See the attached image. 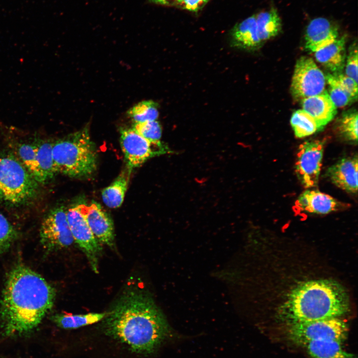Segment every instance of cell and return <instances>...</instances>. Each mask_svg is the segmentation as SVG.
Here are the masks:
<instances>
[{
  "mask_svg": "<svg viewBox=\"0 0 358 358\" xmlns=\"http://www.w3.org/2000/svg\"><path fill=\"white\" fill-rule=\"evenodd\" d=\"M103 320L107 336L137 354L152 353L170 332L166 318L151 296L136 289L125 291Z\"/></svg>",
  "mask_w": 358,
  "mask_h": 358,
  "instance_id": "1",
  "label": "cell"
},
{
  "mask_svg": "<svg viewBox=\"0 0 358 358\" xmlns=\"http://www.w3.org/2000/svg\"><path fill=\"white\" fill-rule=\"evenodd\" d=\"M56 292L40 274L19 265L8 273L0 299L1 327L6 336L30 332L53 306Z\"/></svg>",
  "mask_w": 358,
  "mask_h": 358,
  "instance_id": "2",
  "label": "cell"
},
{
  "mask_svg": "<svg viewBox=\"0 0 358 358\" xmlns=\"http://www.w3.org/2000/svg\"><path fill=\"white\" fill-rule=\"evenodd\" d=\"M344 288L330 279L304 282L291 291L283 308L291 323L339 317L349 309Z\"/></svg>",
  "mask_w": 358,
  "mask_h": 358,
  "instance_id": "3",
  "label": "cell"
},
{
  "mask_svg": "<svg viewBox=\"0 0 358 358\" xmlns=\"http://www.w3.org/2000/svg\"><path fill=\"white\" fill-rule=\"evenodd\" d=\"M52 154L58 172L70 177L87 178L97 167V154L87 125L53 144Z\"/></svg>",
  "mask_w": 358,
  "mask_h": 358,
  "instance_id": "4",
  "label": "cell"
},
{
  "mask_svg": "<svg viewBox=\"0 0 358 358\" xmlns=\"http://www.w3.org/2000/svg\"><path fill=\"white\" fill-rule=\"evenodd\" d=\"M38 183L21 161L9 154H0V199L20 205L33 199Z\"/></svg>",
  "mask_w": 358,
  "mask_h": 358,
  "instance_id": "5",
  "label": "cell"
},
{
  "mask_svg": "<svg viewBox=\"0 0 358 358\" xmlns=\"http://www.w3.org/2000/svg\"><path fill=\"white\" fill-rule=\"evenodd\" d=\"M290 338L295 342L305 345L312 341L334 340L342 342L347 336L348 327L339 317L291 323Z\"/></svg>",
  "mask_w": 358,
  "mask_h": 358,
  "instance_id": "6",
  "label": "cell"
},
{
  "mask_svg": "<svg viewBox=\"0 0 358 358\" xmlns=\"http://www.w3.org/2000/svg\"><path fill=\"white\" fill-rule=\"evenodd\" d=\"M326 84L325 75L311 58L303 56L295 64L290 91L296 100L323 92Z\"/></svg>",
  "mask_w": 358,
  "mask_h": 358,
  "instance_id": "7",
  "label": "cell"
},
{
  "mask_svg": "<svg viewBox=\"0 0 358 358\" xmlns=\"http://www.w3.org/2000/svg\"><path fill=\"white\" fill-rule=\"evenodd\" d=\"M120 143L127 166L132 170L153 157L170 151L161 142L153 143L140 135L133 128L120 129Z\"/></svg>",
  "mask_w": 358,
  "mask_h": 358,
  "instance_id": "8",
  "label": "cell"
},
{
  "mask_svg": "<svg viewBox=\"0 0 358 358\" xmlns=\"http://www.w3.org/2000/svg\"><path fill=\"white\" fill-rule=\"evenodd\" d=\"M39 236L41 244L47 252L67 248L74 242L63 206L54 208L45 216Z\"/></svg>",
  "mask_w": 358,
  "mask_h": 358,
  "instance_id": "9",
  "label": "cell"
},
{
  "mask_svg": "<svg viewBox=\"0 0 358 358\" xmlns=\"http://www.w3.org/2000/svg\"><path fill=\"white\" fill-rule=\"evenodd\" d=\"M324 142L308 140L299 146L295 164V174L306 188L317 185L322 166Z\"/></svg>",
  "mask_w": 358,
  "mask_h": 358,
  "instance_id": "10",
  "label": "cell"
},
{
  "mask_svg": "<svg viewBox=\"0 0 358 358\" xmlns=\"http://www.w3.org/2000/svg\"><path fill=\"white\" fill-rule=\"evenodd\" d=\"M67 218L74 241L86 255L92 270L98 273V259L102 248L90 228L77 205L66 211Z\"/></svg>",
  "mask_w": 358,
  "mask_h": 358,
  "instance_id": "11",
  "label": "cell"
},
{
  "mask_svg": "<svg viewBox=\"0 0 358 358\" xmlns=\"http://www.w3.org/2000/svg\"><path fill=\"white\" fill-rule=\"evenodd\" d=\"M93 234L100 243L114 247V229L110 216L97 202L77 204Z\"/></svg>",
  "mask_w": 358,
  "mask_h": 358,
  "instance_id": "12",
  "label": "cell"
},
{
  "mask_svg": "<svg viewBox=\"0 0 358 358\" xmlns=\"http://www.w3.org/2000/svg\"><path fill=\"white\" fill-rule=\"evenodd\" d=\"M338 38V28L331 21L325 17H316L307 25L304 35L305 48L309 51L315 52Z\"/></svg>",
  "mask_w": 358,
  "mask_h": 358,
  "instance_id": "13",
  "label": "cell"
},
{
  "mask_svg": "<svg viewBox=\"0 0 358 358\" xmlns=\"http://www.w3.org/2000/svg\"><path fill=\"white\" fill-rule=\"evenodd\" d=\"M327 176L339 188L352 193L358 190V156L344 157L330 166Z\"/></svg>",
  "mask_w": 358,
  "mask_h": 358,
  "instance_id": "14",
  "label": "cell"
},
{
  "mask_svg": "<svg viewBox=\"0 0 358 358\" xmlns=\"http://www.w3.org/2000/svg\"><path fill=\"white\" fill-rule=\"evenodd\" d=\"M346 206V204L327 194L318 190L307 189L298 196L294 207L297 210L302 212L326 214Z\"/></svg>",
  "mask_w": 358,
  "mask_h": 358,
  "instance_id": "15",
  "label": "cell"
},
{
  "mask_svg": "<svg viewBox=\"0 0 358 358\" xmlns=\"http://www.w3.org/2000/svg\"><path fill=\"white\" fill-rule=\"evenodd\" d=\"M230 36L232 46L239 49L254 51L263 44L258 35L255 15L236 24Z\"/></svg>",
  "mask_w": 358,
  "mask_h": 358,
  "instance_id": "16",
  "label": "cell"
},
{
  "mask_svg": "<svg viewBox=\"0 0 358 358\" xmlns=\"http://www.w3.org/2000/svg\"><path fill=\"white\" fill-rule=\"evenodd\" d=\"M303 110L310 114L322 128L330 122L337 114V107L327 91L300 101Z\"/></svg>",
  "mask_w": 358,
  "mask_h": 358,
  "instance_id": "17",
  "label": "cell"
},
{
  "mask_svg": "<svg viewBox=\"0 0 358 358\" xmlns=\"http://www.w3.org/2000/svg\"><path fill=\"white\" fill-rule=\"evenodd\" d=\"M345 36L338 37L331 44L316 51L315 59L333 73H340L345 64Z\"/></svg>",
  "mask_w": 358,
  "mask_h": 358,
  "instance_id": "18",
  "label": "cell"
},
{
  "mask_svg": "<svg viewBox=\"0 0 358 358\" xmlns=\"http://www.w3.org/2000/svg\"><path fill=\"white\" fill-rule=\"evenodd\" d=\"M132 170L126 166L115 179L102 191V201L108 207L116 208L122 204Z\"/></svg>",
  "mask_w": 358,
  "mask_h": 358,
  "instance_id": "19",
  "label": "cell"
},
{
  "mask_svg": "<svg viewBox=\"0 0 358 358\" xmlns=\"http://www.w3.org/2000/svg\"><path fill=\"white\" fill-rule=\"evenodd\" d=\"M311 358H357L344 351L341 343L334 340L312 341L305 345Z\"/></svg>",
  "mask_w": 358,
  "mask_h": 358,
  "instance_id": "20",
  "label": "cell"
},
{
  "mask_svg": "<svg viewBox=\"0 0 358 358\" xmlns=\"http://www.w3.org/2000/svg\"><path fill=\"white\" fill-rule=\"evenodd\" d=\"M258 33L264 43L280 32L281 20L276 9L272 8L255 14Z\"/></svg>",
  "mask_w": 358,
  "mask_h": 358,
  "instance_id": "21",
  "label": "cell"
},
{
  "mask_svg": "<svg viewBox=\"0 0 358 358\" xmlns=\"http://www.w3.org/2000/svg\"><path fill=\"white\" fill-rule=\"evenodd\" d=\"M107 312L89 313L85 314H56L51 317L52 321L59 327L74 329L98 322L105 318Z\"/></svg>",
  "mask_w": 358,
  "mask_h": 358,
  "instance_id": "22",
  "label": "cell"
},
{
  "mask_svg": "<svg viewBox=\"0 0 358 358\" xmlns=\"http://www.w3.org/2000/svg\"><path fill=\"white\" fill-rule=\"evenodd\" d=\"M290 124L297 138H304L311 135L323 128L315 120L303 109L294 111L290 118Z\"/></svg>",
  "mask_w": 358,
  "mask_h": 358,
  "instance_id": "23",
  "label": "cell"
},
{
  "mask_svg": "<svg viewBox=\"0 0 358 358\" xmlns=\"http://www.w3.org/2000/svg\"><path fill=\"white\" fill-rule=\"evenodd\" d=\"M53 143L46 141L37 144V161L44 183L57 173L52 154Z\"/></svg>",
  "mask_w": 358,
  "mask_h": 358,
  "instance_id": "24",
  "label": "cell"
},
{
  "mask_svg": "<svg viewBox=\"0 0 358 358\" xmlns=\"http://www.w3.org/2000/svg\"><path fill=\"white\" fill-rule=\"evenodd\" d=\"M358 111L352 109L345 112L337 121L336 127L338 135L351 143L358 142Z\"/></svg>",
  "mask_w": 358,
  "mask_h": 358,
  "instance_id": "25",
  "label": "cell"
},
{
  "mask_svg": "<svg viewBox=\"0 0 358 358\" xmlns=\"http://www.w3.org/2000/svg\"><path fill=\"white\" fill-rule=\"evenodd\" d=\"M20 161L38 183H44L37 161V145L33 144H20L17 149Z\"/></svg>",
  "mask_w": 358,
  "mask_h": 358,
  "instance_id": "26",
  "label": "cell"
},
{
  "mask_svg": "<svg viewBox=\"0 0 358 358\" xmlns=\"http://www.w3.org/2000/svg\"><path fill=\"white\" fill-rule=\"evenodd\" d=\"M134 123L156 120L159 115V104L152 100H143L135 104L127 111Z\"/></svg>",
  "mask_w": 358,
  "mask_h": 358,
  "instance_id": "27",
  "label": "cell"
},
{
  "mask_svg": "<svg viewBox=\"0 0 358 358\" xmlns=\"http://www.w3.org/2000/svg\"><path fill=\"white\" fill-rule=\"evenodd\" d=\"M326 83L328 85L329 95L336 107H344L355 101L340 86L333 74L325 76Z\"/></svg>",
  "mask_w": 358,
  "mask_h": 358,
  "instance_id": "28",
  "label": "cell"
},
{
  "mask_svg": "<svg viewBox=\"0 0 358 358\" xmlns=\"http://www.w3.org/2000/svg\"><path fill=\"white\" fill-rule=\"evenodd\" d=\"M18 236L15 228L0 212V254L7 252Z\"/></svg>",
  "mask_w": 358,
  "mask_h": 358,
  "instance_id": "29",
  "label": "cell"
},
{
  "mask_svg": "<svg viewBox=\"0 0 358 358\" xmlns=\"http://www.w3.org/2000/svg\"><path fill=\"white\" fill-rule=\"evenodd\" d=\"M144 138L153 143H160L162 126L157 120L134 123L132 127Z\"/></svg>",
  "mask_w": 358,
  "mask_h": 358,
  "instance_id": "30",
  "label": "cell"
},
{
  "mask_svg": "<svg viewBox=\"0 0 358 358\" xmlns=\"http://www.w3.org/2000/svg\"><path fill=\"white\" fill-rule=\"evenodd\" d=\"M358 52L357 43H353L349 49L346 64V75L358 83Z\"/></svg>",
  "mask_w": 358,
  "mask_h": 358,
  "instance_id": "31",
  "label": "cell"
},
{
  "mask_svg": "<svg viewBox=\"0 0 358 358\" xmlns=\"http://www.w3.org/2000/svg\"><path fill=\"white\" fill-rule=\"evenodd\" d=\"M333 74L335 75L341 87L355 101L357 100L358 99V83L341 73Z\"/></svg>",
  "mask_w": 358,
  "mask_h": 358,
  "instance_id": "32",
  "label": "cell"
},
{
  "mask_svg": "<svg viewBox=\"0 0 358 358\" xmlns=\"http://www.w3.org/2000/svg\"><path fill=\"white\" fill-rule=\"evenodd\" d=\"M209 0H179V6L190 11L196 12Z\"/></svg>",
  "mask_w": 358,
  "mask_h": 358,
  "instance_id": "33",
  "label": "cell"
},
{
  "mask_svg": "<svg viewBox=\"0 0 358 358\" xmlns=\"http://www.w3.org/2000/svg\"><path fill=\"white\" fill-rule=\"evenodd\" d=\"M151 2L166 5H179V0H149Z\"/></svg>",
  "mask_w": 358,
  "mask_h": 358,
  "instance_id": "34",
  "label": "cell"
}]
</instances>
